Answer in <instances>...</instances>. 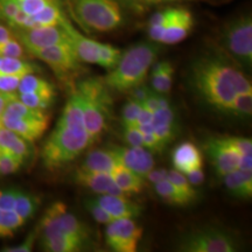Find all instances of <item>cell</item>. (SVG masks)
<instances>
[{
  "instance_id": "cell-1",
  "label": "cell",
  "mask_w": 252,
  "mask_h": 252,
  "mask_svg": "<svg viewBox=\"0 0 252 252\" xmlns=\"http://www.w3.org/2000/svg\"><path fill=\"white\" fill-rule=\"evenodd\" d=\"M190 81L203 102L224 113H229L237 94H252L250 81L243 72L219 56L197 59L191 67Z\"/></svg>"
},
{
  "instance_id": "cell-2",
  "label": "cell",
  "mask_w": 252,
  "mask_h": 252,
  "mask_svg": "<svg viewBox=\"0 0 252 252\" xmlns=\"http://www.w3.org/2000/svg\"><path fill=\"white\" fill-rule=\"evenodd\" d=\"M159 47L156 43L141 42L122 53L115 68L103 78L109 89L126 93L144 83L150 68L156 62Z\"/></svg>"
},
{
  "instance_id": "cell-3",
  "label": "cell",
  "mask_w": 252,
  "mask_h": 252,
  "mask_svg": "<svg viewBox=\"0 0 252 252\" xmlns=\"http://www.w3.org/2000/svg\"><path fill=\"white\" fill-rule=\"evenodd\" d=\"M93 143L83 126H56L43 145L41 159L46 168L54 171L74 161Z\"/></svg>"
},
{
  "instance_id": "cell-4",
  "label": "cell",
  "mask_w": 252,
  "mask_h": 252,
  "mask_svg": "<svg viewBox=\"0 0 252 252\" xmlns=\"http://www.w3.org/2000/svg\"><path fill=\"white\" fill-rule=\"evenodd\" d=\"M83 106L84 128L96 141L108 126V119L112 113V100L109 88L103 78H87L77 86Z\"/></svg>"
},
{
  "instance_id": "cell-5",
  "label": "cell",
  "mask_w": 252,
  "mask_h": 252,
  "mask_svg": "<svg viewBox=\"0 0 252 252\" xmlns=\"http://www.w3.org/2000/svg\"><path fill=\"white\" fill-rule=\"evenodd\" d=\"M71 14L87 32L108 33L124 23L117 0H67Z\"/></svg>"
},
{
  "instance_id": "cell-6",
  "label": "cell",
  "mask_w": 252,
  "mask_h": 252,
  "mask_svg": "<svg viewBox=\"0 0 252 252\" xmlns=\"http://www.w3.org/2000/svg\"><path fill=\"white\" fill-rule=\"evenodd\" d=\"M238 249L234 236L215 226L193 230L180 237L176 244V250L184 252H234Z\"/></svg>"
},
{
  "instance_id": "cell-7",
  "label": "cell",
  "mask_w": 252,
  "mask_h": 252,
  "mask_svg": "<svg viewBox=\"0 0 252 252\" xmlns=\"http://www.w3.org/2000/svg\"><path fill=\"white\" fill-rule=\"evenodd\" d=\"M37 229L40 238L65 235L80 238L86 243L90 241V231L87 225L74 214L69 213L67 206L62 202L53 203L46 210Z\"/></svg>"
},
{
  "instance_id": "cell-8",
  "label": "cell",
  "mask_w": 252,
  "mask_h": 252,
  "mask_svg": "<svg viewBox=\"0 0 252 252\" xmlns=\"http://www.w3.org/2000/svg\"><path fill=\"white\" fill-rule=\"evenodd\" d=\"M222 42L230 55L242 67L251 69L252 64V19L243 14L225 25L222 32Z\"/></svg>"
},
{
  "instance_id": "cell-9",
  "label": "cell",
  "mask_w": 252,
  "mask_h": 252,
  "mask_svg": "<svg viewBox=\"0 0 252 252\" xmlns=\"http://www.w3.org/2000/svg\"><path fill=\"white\" fill-rule=\"evenodd\" d=\"M31 55L47 63L55 72L56 76L60 78H64L72 72H78L83 69L81 65V61L75 55L69 42L59 43V45L47 47V48L34 50L31 53Z\"/></svg>"
},
{
  "instance_id": "cell-10",
  "label": "cell",
  "mask_w": 252,
  "mask_h": 252,
  "mask_svg": "<svg viewBox=\"0 0 252 252\" xmlns=\"http://www.w3.org/2000/svg\"><path fill=\"white\" fill-rule=\"evenodd\" d=\"M143 236V228L132 219L113 220L105 229V242L112 251L134 252Z\"/></svg>"
},
{
  "instance_id": "cell-11",
  "label": "cell",
  "mask_w": 252,
  "mask_h": 252,
  "mask_svg": "<svg viewBox=\"0 0 252 252\" xmlns=\"http://www.w3.org/2000/svg\"><path fill=\"white\" fill-rule=\"evenodd\" d=\"M14 35L25 47L28 54L37 49L68 42V36L62 25L39 26L24 30H14Z\"/></svg>"
},
{
  "instance_id": "cell-12",
  "label": "cell",
  "mask_w": 252,
  "mask_h": 252,
  "mask_svg": "<svg viewBox=\"0 0 252 252\" xmlns=\"http://www.w3.org/2000/svg\"><path fill=\"white\" fill-rule=\"evenodd\" d=\"M204 149L220 176H224L238 168L242 154L229 143L226 137L209 139Z\"/></svg>"
},
{
  "instance_id": "cell-13",
  "label": "cell",
  "mask_w": 252,
  "mask_h": 252,
  "mask_svg": "<svg viewBox=\"0 0 252 252\" xmlns=\"http://www.w3.org/2000/svg\"><path fill=\"white\" fill-rule=\"evenodd\" d=\"M115 154L117 160L125 168L131 169L132 172L144 176L154 168V158L152 152L144 146H112L109 147Z\"/></svg>"
},
{
  "instance_id": "cell-14",
  "label": "cell",
  "mask_w": 252,
  "mask_h": 252,
  "mask_svg": "<svg viewBox=\"0 0 252 252\" xmlns=\"http://www.w3.org/2000/svg\"><path fill=\"white\" fill-rule=\"evenodd\" d=\"M0 125L5 126L33 143L45 133L49 125V118H24L1 115Z\"/></svg>"
},
{
  "instance_id": "cell-15",
  "label": "cell",
  "mask_w": 252,
  "mask_h": 252,
  "mask_svg": "<svg viewBox=\"0 0 252 252\" xmlns=\"http://www.w3.org/2000/svg\"><path fill=\"white\" fill-rule=\"evenodd\" d=\"M65 33L68 36V42L74 50L75 55L81 62L90 63V64H97L98 62V47L99 42L91 40L89 37L81 34L76 28L70 24V21L65 20L62 24Z\"/></svg>"
},
{
  "instance_id": "cell-16",
  "label": "cell",
  "mask_w": 252,
  "mask_h": 252,
  "mask_svg": "<svg viewBox=\"0 0 252 252\" xmlns=\"http://www.w3.org/2000/svg\"><path fill=\"white\" fill-rule=\"evenodd\" d=\"M75 181L78 185L83 186V187L89 188L94 193L98 194H108L115 195V196H124L128 197L125 191H123L121 188L116 185L113 181L112 175L108 173H97V172H89L84 171L80 168L75 173Z\"/></svg>"
},
{
  "instance_id": "cell-17",
  "label": "cell",
  "mask_w": 252,
  "mask_h": 252,
  "mask_svg": "<svg viewBox=\"0 0 252 252\" xmlns=\"http://www.w3.org/2000/svg\"><path fill=\"white\" fill-rule=\"evenodd\" d=\"M193 15L186 8H173L171 19L167 25L161 43L175 45L189 35L193 28Z\"/></svg>"
},
{
  "instance_id": "cell-18",
  "label": "cell",
  "mask_w": 252,
  "mask_h": 252,
  "mask_svg": "<svg viewBox=\"0 0 252 252\" xmlns=\"http://www.w3.org/2000/svg\"><path fill=\"white\" fill-rule=\"evenodd\" d=\"M94 200L109 213L113 220L134 219L141 214V207L139 204L132 202L128 197L102 194V196Z\"/></svg>"
},
{
  "instance_id": "cell-19",
  "label": "cell",
  "mask_w": 252,
  "mask_h": 252,
  "mask_svg": "<svg viewBox=\"0 0 252 252\" xmlns=\"http://www.w3.org/2000/svg\"><path fill=\"white\" fill-rule=\"evenodd\" d=\"M172 161L176 171L188 174L202 167V154L196 145L185 141L175 147L172 154Z\"/></svg>"
},
{
  "instance_id": "cell-20",
  "label": "cell",
  "mask_w": 252,
  "mask_h": 252,
  "mask_svg": "<svg viewBox=\"0 0 252 252\" xmlns=\"http://www.w3.org/2000/svg\"><path fill=\"white\" fill-rule=\"evenodd\" d=\"M0 151L13 153L25 162L33 154L32 141L0 125Z\"/></svg>"
},
{
  "instance_id": "cell-21",
  "label": "cell",
  "mask_w": 252,
  "mask_h": 252,
  "mask_svg": "<svg viewBox=\"0 0 252 252\" xmlns=\"http://www.w3.org/2000/svg\"><path fill=\"white\" fill-rule=\"evenodd\" d=\"M122 166L116 158L115 154L110 149L106 150H94L88 154L86 160L82 163L81 168L84 171L97 172V173H108L112 174L116 168Z\"/></svg>"
},
{
  "instance_id": "cell-22",
  "label": "cell",
  "mask_w": 252,
  "mask_h": 252,
  "mask_svg": "<svg viewBox=\"0 0 252 252\" xmlns=\"http://www.w3.org/2000/svg\"><path fill=\"white\" fill-rule=\"evenodd\" d=\"M224 185L230 194L242 200H250L252 195V173L242 169L228 173L223 176Z\"/></svg>"
},
{
  "instance_id": "cell-23",
  "label": "cell",
  "mask_w": 252,
  "mask_h": 252,
  "mask_svg": "<svg viewBox=\"0 0 252 252\" xmlns=\"http://www.w3.org/2000/svg\"><path fill=\"white\" fill-rule=\"evenodd\" d=\"M40 245L43 251L49 252H78L87 247L88 243L72 236L58 235L40 238Z\"/></svg>"
},
{
  "instance_id": "cell-24",
  "label": "cell",
  "mask_w": 252,
  "mask_h": 252,
  "mask_svg": "<svg viewBox=\"0 0 252 252\" xmlns=\"http://www.w3.org/2000/svg\"><path fill=\"white\" fill-rule=\"evenodd\" d=\"M56 126H83L84 127L83 106L77 90H75L69 97Z\"/></svg>"
},
{
  "instance_id": "cell-25",
  "label": "cell",
  "mask_w": 252,
  "mask_h": 252,
  "mask_svg": "<svg viewBox=\"0 0 252 252\" xmlns=\"http://www.w3.org/2000/svg\"><path fill=\"white\" fill-rule=\"evenodd\" d=\"M111 175L116 185L127 195L140 193L143 190L144 176L132 172L131 169L125 168L124 166L117 167Z\"/></svg>"
},
{
  "instance_id": "cell-26",
  "label": "cell",
  "mask_w": 252,
  "mask_h": 252,
  "mask_svg": "<svg viewBox=\"0 0 252 252\" xmlns=\"http://www.w3.org/2000/svg\"><path fill=\"white\" fill-rule=\"evenodd\" d=\"M34 23V27L39 26H58L62 25L65 20H68L63 12L61 1L60 0H54L46 7H43L39 13L32 17Z\"/></svg>"
},
{
  "instance_id": "cell-27",
  "label": "cell",
  "mask_w": 252,
  "mask_h": 252,
  "mask_svg": "<svg viewBox=\"0 0 252 252\" xmlns=\"http://www.w3.org/2000/svg\"><path fill=\"white\" fill-rule=\"evenodd\" d=\"M173 65L171 62L162 61L154 64L152 70V87L156 93L167 94L169 93L173 83Z\"/></svg>"
},
{
  "instance_id": "cell-28",
  "label": "cell",
  "mask_w": 252,
  "mask_h": 252,
  "mask_svg": "<svg viewBox=\"0 0 252 252\" xmlns=\"http://www.w3.org/2000/svg\"><path fill=\"white\" fill-rule=\"evenodd\" d=\"M39 206L40 198L36 195L28 193V191L18 190L13 210L25 222L35 215L37 209H39Z\"/></svg>"
},
{
  "instance_id": "cell-29",
  "label": "cell",
  "mask_w": 252,
  "mask_h": 252,
  "mask_svg": "<svg viewBox=\"0 0 252 252\" xmlns=\"http://www.w3.org/2000/svg\"><path fill=\"white\" fill-rule=\"evenodd\" d=\"M154 190H156V193L159 195L165 202L173 204V206L184 207L187 206L189 203H191L190 201H189L185 195H182L180 191L178 190V188L168 180H163L154 185Z\"/></svg>"
},
{
  "instance_id": "cell-30",
  "label": "cell",
  "mask_w": 252,
  "mask_h": 252,
  "mask_svg": "<svg viewBox=\"0 0 252 252\" xmlns=\"http://www.w3.org/2000/svg\"><path fill=\"white\" fill-rule=\"evenodd\" d=\"M37 71V67L33 63L26 61V59L1 58L0 61V74L27 75Z\"/></svg>"
},
{
  "instance_id": "cell-31",
  "label": "cell",
  "mask_w": 252,
  "mask_h": 252,
  "mask_svg": "<svg viewBox=\"0 0 252 252\" xmlns=\"http://www.w3.org/2000/svg\"><path fill=\"white\" fill-rule=\"evenodd\" d=\"M56 93L53 91H40V93H28L19 94L18 98L27 106L37 110H46L52 106L55 100Z\"/></svg>"
},
{
  "instance_id": "cell-32",
  "label": "cell",
  "mask_w": 252,
  "mask_h": 252,
  "mask_svg": "<svg viewBox=\"0 0 252 252\" xmlns=\"http://www.w3.org/2000/svg\"><path fill=\"white\" fill-rule=\"evenodd\" d=\"M24 224L25 220L14 210L0 209V238L12 237Z\"/></svg>"
},
{
  "instance_id": "cell-33",
  "label": "cell",
  "mask_w": 252,
  "mask_h": 252,
  "mask_svg": "<svg viewBox=\"0 0 252 252\" xmlns=\"http://www.w3.org/2000/svg\"><path fill=\"white\" fill-rule=\"evenodd\" d=\"M55 90L52 83L48 81L43 80L34 74H27L21 78L20 83L18 87L19 94H28V93H40V91H53Z\"/></svg>"
},
{
  "instance_id": "cell-34",
  "label": "cell",
  "mask_w": 252,
  "mask_h": 252,
  "mask_svg": "<svg viewBox=\"0 0 252 252\" xmlns=\"http://www.w3.org/2000/svg\"><path fill=\"white\" fill-rule=\"evenodd\" d=\"M122 56V50L116 48L108 43L99 42L98 47V62L97 64L100 67L108 69V70H112L113 68L117 65Z\"/></svg>"
},
{
  "instance_id": "cell-35",
  "label": "cell",
  "mask_w": 252,
  "mask_h": 252,
  "mask_svg": "<svg viewBox=\"0 0 252 252\" xmlns=\"http://www.w3.org/2000/svg\"><path fill=\"white\" fill-rule=\"evenodd\" d=\"M167 180L171 181L173 185L178 188V190L180 191L182 195H185L190 202H193L197 198V193L195 190L194 186L189 184L185 174H182L181 172L176 171V169H171L168 171V175H167Z\"/></svg>"
},
{
  "instance_id": "cell-36",
  "label": "cell",
  "mask_w": 252,
  "mask_h": 252,
  "mask_svg": "<svg viewBox=\"0 0 252 252\" xmlns=\"http://www.w3.org/2000/svg\"><path fill=\"white\" fill-rule=\"evenodd\" d=\"M252 112V94H237L230 106L229 115L239 118H249Z\"/></svg>"
},
{
  "instance_id": "cell-37",
  "label": "cell",
  "mask_w": 252,
  "mask_h": 252,
  "mask_svg": "<svg viewBox=\"0 0 252 252\" xmlns=\"http://www.w3.org/2000/svg\"><path fill=\"white\" fill-rule=\"evenodd\" d=\"M23 163V159H20L15 154L0 151V175H9L17 173Z\"/></svg>"
},
{
  "instance_id": "cell-38",
  "label": "cell",
  "mask_w": 252,
  "mask_h": 252,
  "mask_svg": "<svg viewBox=\"0 0 252 252\" xmlns=\"http://www.w3.org/2000/svg\"><path fill=\"white\" fill-rule=\"evenodd\" d=\"M0 56L1 58H18L26 59L27 50L21 45L17 37L11 39L6 42H0Z\"/></svg>"
},
{
  "instance_id": "cell-39",
  "label": "cell",
  "mask_w": 252,
  "mask_h": 252,
  "mask_svg": "<svg viewBox=\"0 0 252 252\" xmlns=\"http://www.w3.org/2000/svg\"><path fill=\"white\" fill-rule=\"evenodd\" d=\"M141 109V103L137 100L131 99L126 103L122 112V123L123 127H128V126H137V118Z\"/></svg>"
},
{
  "instance_id": "cell-40",
  "label": "cell",
  "mask_w": 252,
  "mask_h": 252,
  "mask_svg": "<svg viewBox=\"0 0 252 252\" xmlns=\"http://www.w3.org/2000/svg\"><path fill=\"white\" fill-rule=\"evenodd\" d=\"M84 207L87 208V210L91 214V216L94 217L96 222L102 223V224H109L113 220L109 213L94 198H88L84 201Z\"/></svg>"
},
{
  "instance_id": "cell-41",
  "label": "cell",
  "mask_w": 252,
  "mask_h": 252,
  "mask_svg": "<svg viewBox=\"0 0 252 252\" xmlns=\"http://www.w3.org/2000/svg\"><path fill=\"white\" fill-rule=\"evenodd\" d=\"M141 106H144V108L149 109L151 111L154 112L157 111L158 109L168 108V106H171V103H169L168 98H166V97L163 96V94L151 91L149 97L141 103Z\"/></svg>"
},
{
  "instance_id": "cell-42",
  "label": "cell",
  "mask_w": 252,
  "mask_h": 252,
  "mask_svg": "<svg viewBox=\"0 0 252 252\" xmlns=\"http://www.w3.org/2000/svg\"><path fill=\"white\" fill-rule=\"evenodd\" d=\"M24 13L33 17L54 0H15Z\"/></svg>"
},
{
  "instance_id": "cell-43",
  "label": "cell",
  "mask_w": 252,
  "mask_h": 252,
  "mask_svg": "<svg viewBox=\"0 0 252 252\" xmlns=\"http://www.w3.org/2000/svg\"><path fill=\"white\" fill-rule=\"evenodd\" d=\"M154 133H156L158 139L166 146L175 138L176 133H178V126H176V123L154 126Z\"/></svg>"
},
{
  "instance_id": "cell-44",
  "label": "cell",
  "mask_w": 252,
  "mask_h": 252,
  "mask_svg": "<svg viewBox=\"0 0 252 252\" xmlns=\"http://www.w3.org/2000/svg\"><path fill=\"white\" fill-rule=\"evenodd\" d=\"M23 76L25 75L0 74V93L13 94L17 91Z\"/></svg>"
},
{
  "instance_id": "cell-45",
  "label": "cell",
  "mask_w": 252,
  "mask_h": 252,
  "mask_svg": "<svg viewBox=\"0 0 252 252\" xmlns=\"http://www.w3.org/2000/svg\"><path fill=\"white\" fill-rule=\"evenodd\" d=\"M37 237H39V229L35 228V230H34V231H32L21 244L13 245V247H5V248H2L0 251H2V252H30L33 250L34 243H35Z\"/></svg>"
},
{
  "instance_id": "cell-46",
  "label": "cell",
  "mask_w": 252,
  "mask_h": 252,
  "mask_svg": "<svg viewBox=\"0 0 252 252\" xmlns=\"http://www.w3.org/2000/svg\"><path fill=\"white\" fill-rule=\"evenodd\" d=\"M17 188H0V209L13 210L17 194Z\"/></svg>"
},
{
  "instance_id": "cell-47",
  "label": "cell",
  "mask_w": 252,
  "mask_h": 252,
  "mask_svg": "<svg viewBox=\"0 0 252 252\" xmlns=\"http://www.w3.org/2000/svg\"><path fill=\"white\" fill-rule=\"evenodd\" d=\"M173 123H175V113L173 111L171 106H168V108L158 109L157 111H154L152 122L153 126L173 124Z\"/></svg>"
},
{
  "instance_id": "cell-48",
  "label": "cell",
  "mask_w": 252,
  "mask_h": 252,
  "mask_svg": "<svg viewBox=\"0 0 252 252\" xmlns=\"http://www.w3.org/2000/svg\"><path fill=\"white\" fill-rule=\"evenodd\" d=\"M124 140L130 146H144V135L137 126L124 127Z\"/></svg>"
},
{
  "instance_id": "cell-49",
  "label": "cell",
  "mask_w": 252,
  "mask_h": 252,
  "mask_svg": "<svg viewBox=\"0 0 252 252\" xmlns=\"http://www.w3.org/2000/svg\"><path fill=\"white\" fill-rule=\"evenodd\" d=\"M229 143L235 147L241 154L252 153V141L250 138H239V137H226Z\"/></svg>"
},
{
  "instance_id": "cell-50",
  "label": "cell",
  "mask_w": 252,
  "mask_h": 252,
  "mask_svg": "<svg viewBox=\"0 0 252 252\" xmlns=\"http://www.w3.org/2000/svg\"><path fill=\"white\" fill-rule=\"evenodd\" d=\"M143 135H144V147H146V149L151 151V152H161V151L165 149V145L158 139V137L154 132H152V133L143 134Z\"/></svg>"
},
{
  "instance_id": "cell-51",
  "label": "cell",
  "mask_w": 252,
  "mask_h": 252,
  "mask_svg": "<svg viewBox=\"0 0 252 252\" xmlns=\"http://www.w3.org/2000/svg\"><path fill=\"white\" fill-rule=\"evenodd\" d=\"M173 8H166L163 11L157 12L151 17L149 21V26H153V25H163L167 27V25L169 23V19H171Z\"/></svg>"
},
{
  "instance_id": "cell-52",
  "label": "cell",
  "mask_w": 252,
  "mask_h": 252,
  "mask_svg": "<svg viewBox=\"0 0 252 252\" xmlns=\"http://www.w3.org/2000/svg\"><path fill=\"white\" fill-rule=\"evenodd\" d=\"M167 175H168V171L165 168H152L146 175H145V178H146L150 182H152L153 185H156L158 182L167 180Z\"/></svg>"
},
{
  "instance_id": "cell-53",
  "label": "cell",
  "mask_w": 252,
  "mask_h": 252,
  "mask_svg": "<svg viewBox=\"0 0 252 252\" xmlns=\"http://www.w3.org/2000/svg\"><path fill=\"white\" fill-rule=\"evenodd\" d=\"M130 91H131V99L137 100V102L139 103H143L144 100L149 97V94H151V91L152 90L149 89L146 86L140 84V86L133 88V89Z\"/></svg>"
},
{
  "instance_id": "cell-54",
  "label": "cell",
  "mask_w": 252,
  "mask_h": 252,
  "mask_svg": "<svg viewBox=\"0 0 252 252\" xmlns=\"http://www.w3.org/2000/svg\"><path fill=\"white\" fill-rule=\"evenodd\" d=\"M186 178L189 181V184L191 186H200L204 182V173L202 171V167L201 168L195 169V171H191L188 174H186Z\"/></svg>"
},
{
  "instance_id": "cell-55",
  "label": "cell",
  "mask_w": 252,
  "mask_h": 252,
  "mask_svg": "<svg viewBox=\"0 0 252 252\" xmlns=\"http://www.w3.org/2000/svg\"><path fill=\"white\" fill-rule=\"evenodd\" d=\"M166 27L163 25H153V26H149V35L150 39L153 42H161V39L165 33Z\"/></svg>"
},
{
  "instance_id": "cell-56",
  "label": "cell",
  "mask_w": 252,
  "mask_h": 252,
  "mask_svg": "<svg viewBox=\"0 0 252 252\" xmlns=\"http://www.w3.org/2000/svg\"><path fill=\"white\" fill-rule=\"evenodd\" d=\"M153 116H154L153 111H151V110L141 106L139 115H138V118H137V126L145 125V124H152Z\"/></svg>"
},
{
  "instance_id": "cell-57",
  "label": "cell",
  "mask_w": 252,
  "mask_h": 252,
  "mask_svg": "<svg viewBox=\"0 0 252 252\" xmlns=\"http://www.w3.org/2000/svg\"><path fill=\"white\" fill-rule=\"evenodd\" d=\"M239 169L242 171L252 172V156L251 154H242L241 160H239Z\"/></svg>"
},
{
  "instance_id": "cell-58",
  "label": "cell",
  "mask_w": 252,
  "mask_h": 252,
  "mask_svg": "<svg viewBox=\"0 0 252 252\" xmlns=\"http://www.w3.org/2000/svg\"><path fill=\"white\" fill-rule=\"evenodd\" d=\"M161 1H176V0H156V2H161Z\"/></svg>"
},
{
  "instance_id": "cell-59",
  "label": "cell",
  "mask_w": 252,
  "mask_h": 252,
  "mask_svg": "<svg viewBox=\"0 0 252 252\" xmlns=\"http://www.w3.org/2000/svg\"><path fill=\"white\" fill-rule=\"evenodd\" d=\"M144 1H147V2H156V0H144Z\"/></svg>"
},
{
  "instance_id": "cell-60",
  "label": "cell",
  "mask_w": 252,
  "mask_h": 252,
  "mask_svg": "<svg viewBox=\"0 0 252 252\" xmlns=\"http://www.w3.org/2000/svg\"><path fill=\"white\" fill-rule=\"evenodd\" d=\"M0 61H1V56H0Z\"/></svg>"
}]
</instances>
